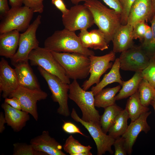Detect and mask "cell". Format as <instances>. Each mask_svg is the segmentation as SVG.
<instances>
[{
    "instance_id": "1",
    "label": "cell",
    "mask_w": 155,
    "mask_h": 155,
    "mask_svg": "<svg viewBox=\"0 0 155 155\" xmlns=\"http://www.w3.org/2000/svg\"><path fill=\"white\" fill-rule=\"evenodd\" d=\"M84 4L92 13L95 24L105 35L108 44L121 24V15L98 0H85Z\"/></svg>"
},
{
    "instance_id": "2",
    "label": "cell",
    "mask_w": 155,
    "mask_h": 155,
    "mask_svg": "<svg viewBox=\"0 0 155 155\" xmlns=\"http://www.w3.org/2000/svg\"><path fill=\"white\" fill-rule=\"evenodd\" d=\"M44 47L51 51L77 53L88 56L95 55L93 51L83 46L75 32L65 28L55 31L47 38Z\"/></svg>"
},
{
    "instance_id": "3",
    "label": "cell",
    "mask_w": 155,
    "mask_h": 155,
    "mask_svg": "<svg viewBox=\"0 0 155 155\" xmlns=\"http://www.w3.org/2000/svg\"><path fill=\"white\" fill-rule=\"evenodd\" d=\"M51 52L69 79H85L90 73V61L89 56L77 53Z\"/></svg>"
},
{
    "instance_id": "4",
    "label": "cell",
    "mask_w": 155,
    "mask_h": 155,
    "mask_svg": "<svg viewBox=\"0 0 155 155\" xmlns=\"http://www.w3.org/2000/svg\"><path fill=\"white\" fill-rule=\"evenodd\" d=\"M69 98L77 105L82 111V119L100 124V116L95 108L94 96L92 92L84 90L76 80L69 84Z\"/></svg>"
},
{
    "instance_id": "5",
    "label": "cell",
    "mask_w": 155,
    "mask_h": 155,
    "mask_svg": "<svg viewBox=\"0 0 155 155\" xmlns=\"http://www.w3.org/2000/svg\"><path fill=\"white\" fill-rule=\"evenodd\" d=\"M28 59L32 66L41 67L48 72L58 77L62 82L70 84V79L65 70L55 59L51 51L44 47H38L30 53Z\"/></svg>"
},
{
    "instance_id": "6",
    "label": "cell",
    "mask_w": 155,
    "mask_h": 155,
    "mask_svg": "<svg viewBox=\"0 0 155 155\" xmlns=\"http://www.w3.org/2000/svg\"><path fill=\"white\" fill-rule=\"evenodd\" d=\"M40 74L46 81L51 92L52 100L57 102L59 107L57 112L59 115L68 117L70 114L68 105L69 84L62 82L59 78L38 66Z\"/></svg>"
},
{
    "instance_id": "7",
    "label": "cell",
    "mask_w": 155,
    "mask_h": 155,
    "mask_svg": "<svg viewBox=\"0 0 155 155\" xmlns=\"http://www.w3.org/2000/svg\"><path fill=\"white\" fill-rule=\"evenodd\" d=\"M34 12L25 6L11 7L1 20L0 34L16 30L24 32L30 25Z\"/></svg>"
},
{
    "instance_id": "8",
    "label": "cell",
    "mask_w": 155,
    "mask_h": 155,
    "mask_svg": "<svg viewBox=\"0 0 155 155\" xmlns=\"http://www.w3.org/2000/svg\"><path fill=\"white\" fill-rule=\"evenodd\" d=\"M62 17L65 28L71 31L87 29L94 24L92 13L84 4L75 5Z\"/></svg>"
},
{
    "instance_id": "9",
    "label": "cell",
    "mask_w": 155,
    "mask_h": 155,
    "mask_svg": "<svg viewBox=\"0 0 155 155\" xmlns=\"http://www.w3.org/2000/svg\"><path fill=\"white\" fill-rule=\"evenodd\" d=\"M41 16H38L27 30L20 34L17 51L10 59L13 65L21 61L28 60V57L30 52L39 46L36 32L41 23Z\"/></svg>"
},
{
    "instance_id": "10",
    "label": "cell",
    "mask_w": 155,
    "mask_h": 155,
    "mask_svg": "<svg viewBox=\"0 0 155 155\" xmlns=\"http://www.w3.org/2000/svg\"><path fill=\"white\" fill-rule=\"evenodd\" d=\"M71 116L75 121L80 123L88 131L95 142L98 155L105 154L106 152L112 154H113L111 147L115 139L104 133L100 124L83 121L79 116L74 108L72 109Z\"/></svg>"
},
{
    "instance_id": "11",
    "label": "cell",
    "mask_w": 155,
    "mask_h": 155,
    "mask_svg": "<svg viewBox=\"0 0 155 155\" xmlns=\"http://www.w3.org/2000/svg\"><path fill=\"white\" fill-rule=\"evenodd\" d=\"M47 96L48 94L41 89L32 90L19 86L8 98L15 97L17 98L21 104L22 110L31 115L37 121L38 115L37 102L46 99Z\"/></svg>"
},
{
    "instance_id": "12",
    "label": "cell",
    "mask_w": 155,
    "mask_h": 155,
    "mask_svg": "<svg viewBox=\"0 0 155 155\" xmlns=\"http://www.w3.org/2000/svg\"><path fill=\"white\" fill-rule=\"evenodd\" d=\"M119 58L121 69L135 72H142L149 65L150 60L141 46H134L123 51Z\"/></svg>"
},
{
    "instance_id": "13",
    "label": "cell",
    "mask_w": 155,
    "mask_h": 155,
    "mask_svg": "<svg viewBox=\"0 0 155 155\" xmlns=\"http://www.w3.org/2000/svg\"><path fill=\"white\" fill-rule=\"evenodd\" d=\"M115 53L113 51L102 56L94 55L89 56L90 63V77L85 81L82 88L87 90L93 84L100 82L101 76L109 69L112 67L113 63L111 61L115 60Z\"/></svg>"
},
{
    "instance_id": "14",
    "label": "cell",
    "mask_w": 155,
    "mask_h": 155,
    "mask_svg": "<svg viewBox=\"0 0 155 155\" xmlns=\"http://www.w3.org/2000/svg\"><path fill=\"white\" fill-rule=\"evenodd\" d=\"M151 113L150 111L145 113L134 121L131 122L125 132L122 136L125 139V146L128 154H132L133 146L139 134L142 131L147 133L150 130L147 119Z\"/></svg>"
},
{
    "instance_id": "15",
    "label": "cell",
    "mask_w": 155,
    "mask_h": 155,
    "mask_svg": "<svg viewBox=\"0 0 155 155\" xmlns=\"http://www.w3.org/2000/svg\"><path fill=\"white\" fill-rule=\"evenodd\" d=\"M19 86L14 69H13L3 58L0 61V91L4 98L10 95Z\"/></svg>"
},
{
    "instance_id": "16",
    "label": "cell",
    "mask_w": 155,
    "mask_h": 155,
    "mask_svg": "<svg viewBox=\"0 0 155 155\" xmlns=\"http://www.w3.org/2000/svg\"><path fill=\"white\" fill-rule=\"evenodd\" d=\"M30 144L36 150L47 155H65L62 150V146L48 131H44L40 135L32 139Z\"/></svg>"
},
{
    "instance_id": "17",
    "label": "cell",
    "mask_w": 155,
    "mask_h": 155,
    "mask_svg": "<svg viewBox=\"0 0 155 155\" xmlns=\"http://www.w3.org/2000/svg\"><path fill=\"white\" fill-rule=\"evenodd\" d=\"M154 14L151 0H135L130 9L127 24L133 27L150 19Z\"/></svg>"
},
{
    "instance_id": "18",
    "label": "cell",
    "mask_w": 155,
    "mask_h": 155,
    "mask_svg": "<svg viewBox=\"0 0 155 155\" xmlns=\"http://www.w3.org/2000/svg\"><path fill=\"white\" fill-rule=\"evenodd\" d=\"M28 61H21L13 65L15 67L19 85L32 90L41 89Z\"/></svg>"
},
{
    "instance_id": "19",
    "label": "cell",
    "mask_w": 155,
    "mask_h": 155,
    "mask_svg": "<svg viewBox=\"0 0 155 155\" xmlns=\"http://www.w3.org/2000/svg\"><path fill=\"white\" fill-rule=\"evenodd\" d=\"M133 27L127 24H121L115 32L112 40L113 51L123 52L134 46L132 32Z\"/></svg>"
},
{
    "instance_id": "20",
    "label": "cell",
    "mask_w": 155,
    "mask_h": 155,
    "mask_svg": "<svg viewBox=\"0 0 155 155\" xmlns=\"http://www.w3.org/2000/svg\"><path fill=\"white\" fill-rule=\"evenodd\" d=\"M8 125L15 132H19L25 126L30 119L28 113L15 108L4 102L1 105Z\"/></svg>"
},
{
    "instance_id": "21",
    "label": "cell",
    "mask_w": 155,
    "mask_h": 155,
    "mask_svg": "<svg viewBox=\"0 0 155 155\" xmlns=\"http://www.w3.org/2000/svg\"><path fill=\"white\" fill-rule=\"evenodd\" d=\"M20 33L16 30L0 35V55L10 59L14 55L18 48Z\"/></svg>"
},
{
    "instance_id": "22",
    "label": "cell",
    "mask_w": 155,
    "mask_h": 155,
    "mask_svg": "<svg viewBox=\"0 0 155 155\" xmlns=\"http://www.w3.org/2000/svg\"><path fill=\"white\" fill-rule=\"evenodd\" d=\"M120 63L119 58L115 59L109 72L105 75L102 80L95 86L92 87L91 91L95 96L108 85L113 83H118L122 86L123 81L120 74Z\"/></svg>"
},
{
    "instance_id": "23",
    "label": "cell",
    "mask_w": 155,
    "mask_h": 155,
    "mask_svg": "<svg viewBox=\"0 0 155 155\" xmlns=\"http://www.w3.org/2000/svg\"><path fill=\"white\" fill-rule=\"evenodd\" d=\"M119 85L113 88L103 89L94 96L95 107L105 108L115 104V96L121 88Z\"/></svg>"
},
{
    "instance_id": "24",
    "label": "cell",
    "mask_w": 155,
    "mask_h": 155,
    "mask_svg": "<svg viewBox=\"0 0 155 155\" xmlns=\"http://www.w3.org/2000/svg\"><path fill=\"white\" fill-rule=\"evenodd\" d=\"M125 109L128 114L131 122L134 121L142 114L149 111L148 107L144 106L141 103L138 90L130 96Z\"/></svg>"
},
{
    "instance_id": "25",
    "label": "cell",
    "mask_w": 155,
    "mask_h": 155,
    "mask_svg": "<svg viewBox=\"0 0 155 155\" xmlns=\"http://www.w3.org/2000/svg\"><path fill=\"white\" fill-rule=\"evenodd\" d=\"M142 79V72H136L130 79L126 81H124L121 89L115 96L116 100L127 98L134 94L138 90Z\"/></svg>"
},
{
    "instance_id": "26",
    "label": "cell",
    "mask_w": 155,
    "mask_h": 155,
    "mask_svg": "<svg viewBox=\"0 0 155 155\" xmlns=\"http://www.w3.org/2000/svg\"><path fill=\"white\" fill-rule=\"evenodd\" d=\"M123 110L115 104L104 108L103 114L100 116L99 122L104 133L107 134L116 118Z\"/></svg>"
},
{
    "instance_id": "27",
    "label": "cell",
    "mask_w": 155,
    "mask_h": 155,
    "mask_svg": "<svg viewBox=\"0 0 155 155\" xmlns=\"http://www.w3.org/2000/svg\"><path fill=\"white\" fill-rule=\"evenodd\" d=\"M128 114L125 109L116 118L108 131V134L114 139L122 136L125 132L128 126Z\"/></svg>"
},
{
    "instance_id": "28",
    "label": "cell",
    "mask_w": 155,
    "mask_h": 155,
    "mask_svg": "<svg viewBox=\"0 0 155 155\" xmlns=\"http://www.w3.org/2000/svg\"><path fill=\"white\" fill-rule=\"evenodd\" d=\"M63 148L65 151L71 155H77L78 153L83 152L88 153L90 155H92L90 151L92 149L90 146L82 145L72 135L67 138Z\"/></svg>"
},
{
    "instance_id": "29",
    "label": "cell",
    "mask_w": 155,
    "mask_h": 155,
    "mask_svg": "<svg viewBox=\"0 0 155 155\" xmlns=\"http://www.w3.org/2000/svg\"><path fill=\"white\" fill-rule=\"evenodd\" d=\"M140 100L144 106L148 107L155 96V90L154 87L146 80L143 78L138 90Z\"/></svg>"
},
{
    "instance_id": "30",
    "label": "cell",
    "mask_w": 155,
    "mask_h": 155,
    "mask_svg": "<svg viewBox=\"0 0 155 155\" xmlns=\"http://www.w3.org/2000/svg\"><path fill=\"white\" fill-rule=\"evenodd\" d=\"M93 45V49L101 51L108 49V43L107 42L104 34L99 29H94L90 32Z\"/></svg>"
},
{
    "instance_id": "31",
    "label": "cell",
    "mask_w": 155,
    "mask_h": 155,
    "mask_svg": "<svg viewBox=\"0 0 155 155\" xmlns=\"http://www.w3.org/2000/svg\"><path fill=\"white\" fill-rule=\"evenodd\" d=\"M13 155H47L35 150L30 144L16 143L13 144Z\"/></svg>"
},
{
    "instance_id": "32",
    "label": "cell",
    "mask_w": 155,
    "mask_h": 155,
    "mask_svg": "<svg viewBox=\"0 0 155 155\" xmlns=\"http://www.w3.org/2000/svg\"><path fill=\"white\" fill-rule=\"evenodd\" d=\"M143 78L146 80L154 88L155 86V55L150 57L149 65L142 71Z\"/></svg>"
},
{
    "instance_id": "33",
    "label": "cell",
    "mask_w": 155,
    "mask_h": 155,
    "mask_svg": "<svg viewBox=\"0 0 155 155\" xmlns=\"http://www.w3.org/2000/svg\"><path fill=\"white\" fill-rule=\"evenodd\" d=\"M147 26L145 21L139 22L135 25L133 27L132 32L133 39L143 41Z\"/></svg>"
},
{
    "instance_id": "34",
    "label": "cell",
    "mask_w": 155,
    "mask_h": 155,
    "mask_svg": "<svg viewBox=\"0 0 155 155\" xmlns=\"http://www.w3.org/2000/svg\"><path fill=\"white\" fill-rule=\"evenodd\" d=\"M135 0H119L122 7L121 14V23L122 25L127 24L131 7Z\"/></svg>"
},
{
    "instance_id": "35",
    "label": "cell",
    "mask_w": 155,
    "mask_h": 155,
    "mask_svg": "<svg viewBox=\"0 0 155 155\" xmlns=\"http://www.w3.org/2000/svg\"><path fill=\"white\" fill-rule=\"evenodd\" d=\"M24 6L31 9L34 13H42L43 11L44 0H22Z\"/></svg>"
},
{
    "instance_id": "36",
    "label": "cell",
    "mask_w": 155,
    "mask_h": 155,
    "mask_svg": "<svg viewBox=\"0 0 155 155\" xmlns=\"http://www.w3.org/2000/svg\"><path fill=\"white\" fill-rule=\"evenodd\" d=\"M85 0H71L72 3L78 4L81 1ZM110 8L115 10L118 13L121 15L122 11V7L119 0H102Z\"/></svg>"
},
{
    "instance_id": "37",
    "label": "cell",
    "mask_w": 155,
    "mask_h": 155,
    "mask_svg": "<svg viewBox=\"0 0 155 155\" xmlns=\"http://www.w3.org/2000/svg\"><path fill=\"white\" fill-rule=\"evenodd\" d=\"M125 140L122 136L115 139L113 145L115 155H126L127 152L125 146Z\"/></svg>"
},
{
    "instance_id": "38",
    "label": "cell",
    "mask_w": 155,
    "mask_h": 155,
    "mask_svg": "<svg viewBox=\"0 0 155 155\" xmlns=\"http://www.w3.org/2000/svg\"><path fill=\"white\" fill-rule=\"evenodd\" d=\"M78 36L81 42L84 47L93 49V45L90 32L86 29L80 30Z\"/></svg>"
},
{
    "instance_id": "39",
    "label": "cell",
    "mask_w": 155,
    "mask_h": 155,
    "mask_svg": "<svg viewBox=\"0 0 155 155\" xmlns=\"http://www.w3.org/2000/svg\"><path fill=\"white\" fill-rule=\"evenodd\" d=\"M150 23L153 34L152 39L148 47L144 50L150 57L155 55V14L152 18Z\"/></svg>"
},
{
    "instance_id": "40",
    "label": "cell",
    "mask_w": 155,
    "mask_h": 155,
    "mask_svg": "<svg viewBox=\"0 0 155 155\" xmlns=\"http://www.w3.org/2000/svg\"><path fill=\"white\" fill-rule=\"evenodd\" d=\"M63 130L69 134L79 133L83 136L86 137L75 124L71 122H64L62 126Z\"/></svg>"
},
{
    "instance_id": "41",
    "label": "cell",
    "mask_w": 155,
    "mask_h": 155,
    "mask_svg": "<svg viewBox=\"0 0 155 155\" xmlns=\"http://www.w3.org/2000/svg\"><path fill=\"white\" fill-rule=\"evenodd\" d=\"M152 37L153 34L151 27L148 25L143 42L141 46L144 50L148 47L150 44Z\"/></svg>"
},
{
    "instance_id": "42",
    "label": "cell",
    "mask_w": 155,
    "mask_h": 155,
    "mask_svg": "<svg viewBox=\"0 0 155 155\" xmlns=\"http://www.w3.org/2000/svg\"><path fill=\"white\" fill-rule=\"evenodd\" d=\"M51 3L61 12L62 15L65 14L69 10L63 0H51Z\"/></svg>"
},
{
    "instance_id": "43",
    "label": "cell",
    "mask_w": 155,
    "mask_h": 155,
    "mask_svg": "<svg viewBox=\"0 0 155 155\" xmlns=\"http://www.w3.org/2000/svg\"><path fill=\"white\" fill-rule=\"evenodd\" d=\"M4 102L15 108L22 110L21 104L19 100L16 97L6 98H5Z\"/></svg>"
},
{
    "instance_id": "44",
    "label": "cell",
    "mask_w": 155,
    "mask_h": 155,
    "mask_svg": "<svg viewBox=\"0 0 155 155\" xmlns=\"http://www.w3.org/2000/svg\"><path fill=\"white\" fill-rule=\"evenodd\" d=\"M7 0H0V18L1 20L10 10Z\"/></svg>"
},
{
    "instance_id": "45",
    "label": "cell",
    "mask_w": 155,
    "mask_h": 155,
    "mask_svg": "<svg viewBox=\"0 0 155 155\" xmlns=\"http://www.w3.org/2000/svg\"><path fill=\"white\" fill-rule=\"evenodd\" d=\"M6 123V121L5 115L2 112L0 113V133H2L5 130V124Z\"/></svg>"
},
{
    "instance_id": "46",
    "label": "cell",
    "mask_w": 155,
    "mask_h": 155,
    "mask_svg": "<svg viewBox=\"0 0 155 155\" xmlns=\"http://www.w3.org/2000/svg\"><path fill=\"white\" fill-rule=\"evenodd\" d=\"M11 7L22 6L23 4L22 0H9Z\"/></svg>"
},
{
    "instance_id": "47",
    "label": "cell",
    "mask_w": 155,
    "mask_h": 155,
    "mask_svg": "<svg viewBox=\"0 0 155 155\" xmlns=\"http://www.w3.org/2000/svg\"><path fill=\"white\" fill-rule=\"evenodd\" d=\"M150 104L153 106L154 109L155 113V96L151 101Z\"/></svg>"
},
{
    "instance_id": "48",
    "label": "cell",
    "mask_w": 155,
    "mask_h": 155,
    "mask_svg": "<svg viewBox=\"0 0 155 155\" xmlns=\"http://www.w3.org/2000/svg\"><path fill=\"white\" fill-rule=\"evenodd\" d=\"M153 9L154 14H155V0H151Z\"/></svg>"
},
{
    "instance_id": "49",
    "label": "cell",
    "mask_w": 155,
    "mask_h": 155,
    "mask_svg": "<svg viewBox=\"0 0 155 155\" xmlns=\"http://www.w3.org/2000/svg\"><path fill=\"white\" fill-rule=\"evenodd\" d=\"M154 89L155 90V86L154 87Z\"/></svg>"
},
{
    "instance_id": "50",
    "label": "cell",
    "mask_w": 155,
    "mask_h": 155,
    "mask_svg": "<svg viewBox=\"0 0 155 155\" xmlns=\"http://www.w3.org/2000/svg\"></svg>"
}]
</instances>
